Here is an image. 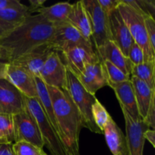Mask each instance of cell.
<instances>
[{"instance_id": "cell-1", "label": "cell", "mask_w": 155, "mask_h": 155, "mask_svg": "<svg viewBox=\"0 0 155 155\" xmlns=\"http://www.w3.org/2000/svg\"><path fill=\"white\" fill-rule=\"evenodd\" d=\"M54 33V25L39 14L30 15L21 24L0 39L7 63L42 45L49 44Z\"/></svg>"}, {"instance_id": "cell-2", "label": "cell", "mask_w": 155, "mask_h": 155, "mask_svg": "<svg viewBox=\"0 0 155 155\" xmlns=\"http://www.w3.org/2000/svg\"><path fill=\"white\" fill-rule=\"evenodd\" d=\"M51 98L58 138L66 153L80 154L79 141L82 119L66 89L46 86Z\"/></svg>"}, {"instance_id": "cell-3", "label": "cell", "mask_w": 155, "mask_h": 155, "mask_svg": "<svg viewBox=\"0 0 155 155\" xmlns=\"http://www.w3.org/2000/svg\"><path fill=\"white\" fill-rule=\"evenodd\" d=\"M64 89L78 109L82 119V126L97 134H103L96 127L92 114V107L97 98L83 88L77 77L67 68L66 85Z\"/></svg>"}, {"instance_id": "cell-4", "label": "cell", "mask_w": 155, "mask_h": 155, "mask_svg": "<svg viewBox=\"0 0 155 155\" xmlns=\"http://www.w3.org/2000/svg\"><path fill=\"white\" fill-rule=\"evenodd\" d=\"M117 9L128 27L134 42L139 45L143 51L145 61H154L155 51L150 45L145 30V18L146 16L124 3L122 0H119Z\"/></svg>"}, {"instance_id": "cell-5", "label": "cell", "mask_w": 155, "mask_h": 155, "mask_svg": "<svg viewBox=\"0 0 155 155\" xmlns=\"http://www.w3.org/2000/svg\"><path fill=\"white\" fill-rule=\"evenodd\" d=\"M24 100L26 108L36 122L44 142V146H46L51 155L66 154V151L58 136L56 134L49 120L42 110L37 98L24 96Z\"/></svg>"}, {"instance_id": "cell-6", "label": "cell", "mask_w": 155, "mask_h": 155, "mask_svg": "<svg viewBox=\"0 0 155 155\" xmlns=\"http://www.w3.org/2000/svg\"><path fill=\"white\" fill-rule=\"evenodd\" d=\"M90 21L92 38L95 49L101 48L108 41H111L109 32L107 16L103 12L98 0H82Z\"/></svg>"}, {"instance_id": "cell-7", "label": "cell", "mask_w": 155, "mask_h": 155, "mask_svg": "<svg viewBox=\"0 0 155 155\" xmlns=\"http://www.w3.org/2000/svg\"><path fill=\"white\" fill-rule=\"evenodd\" d=\"M15 142H26L43 149L44 142L36 122L27 109L12 115Z\"/></svg>"}, {"instance_id": "cell-8", "label": "cell", "mask_w": 155, "mask_h": 155, "mask_svg": "<svg viewBox=\"0 0 155 155\" xmlns=\"http://www.w3.org/2000/svg\"><path fill=\"white\" fill-rule=\"evenodd\" d=\"M50 44L54 51L58 52L77 46L93 49L92 42L86 40L81 33L68 22L54 25V36Z\"/></svg>"}, {"instance_id": "cell-9", "label": "cell", "mask_w": 155, "mask_h": 155, "mask_svg": "<svg viewBox=\"0 0 155 155\" xmlns=\"http://www.w3.org/2000/svg\"><path fill=\"white\" fill-rule=\"evenodd\" d=\"M39 77L46 86L64 89L67 68L58 51H53L50 53L41 68Z\"/></svg>"}, {"instance_id": "cell-10", "label": "cell", "mask_w": 155, "mask_h": 155, "mask_svg": "<svg viewBox=\"0 0 155 155\" xmlns=\"http://www.w3.org/2000/svg\"><path fill=\"white\" fill-rule=\"evenodd\" d=\"M60 56L66 68L77 77L83 72L87 64L99 61L96 51L84 47H72L61 52Z\"/></svg>"}, {"instance_id": "cell-11", "label": "cell", "mask_w": 155, "mask_h": 155, "mask_svg": "<svg viewBox=\"0 0 155 155\" xmlns=\"http://www.w3.org/2000/svg\"><path fill=\"white\" fill-rule=\"evenodd\" d=\"M107 20L111 41L117 45L124 55L128 58L129 51L134 40L117 8L107 16Z\"/></svg>"}, {"instance_id": "cell-12", "label": "cell", "mask_w": 155, "mask_h": 155, "mask_svg": "<svg viewBox=\"0 0 155 155\" xmlns=\"http://www.w3.org/2000/svg\"><path fill=\"white\" fill-rule=\"evenodd\" d=\"M124 114L126 125V138L128 144L130 155H143L145 139L144 133L150 127L144 122L143 120L133 121L124 108L121 107Z\"/></svg>"}, {"instance_id": "cell-13", "label": "cell", "mask_w": 155, "mask_h": 155, "mask_svg": "<svg viewBox=\"0 0 155 155\" xmlns=\"http://www.w3.org/2000/svg\"><path fill=\"white\" fill-rule=\"evenodd\" d=\"M54 51L51 44L42 45L21 56L9 64L22 68L34 77H39V72L50 53Z\"/></svg>"}, {"instance_id": "cell-14", "label": "cell", "mask_w": 155, "mask_h": 155, "mask_svg": "<svg viewBox=\"0 0 155 155\" xmlns=\"http://www.w3.org/2000/svg\"><path fill=\"white\" fill-rule=\"evenodd\" d=\"M0 107L3 113L10 115L20 113L26 107L24 95L5 78L0 79Z\"/></svg>"}, {"instance_id": "cell-15", "label": "cell", "mask_w": 155, "mask_h": 155, "mask_svg": "<svg viewBox=\"0 0 155 155\" xmlns=\"http://www.w3.org/2000/svg\"><path fill=\"white\" fill-rule=\"evenodd\" d=\"M5 79L16 87L24 96L37 98L35 77L22 68L8 63Z\"/></svg>"}, {"instance_id": "cell-16", "label": "cell", "mask_w": 155, "mask_h": 155, "mask_svg": "<svg viewBox=\"0 0 155 155\" xmlns=\"http://www.w3.org/2000/svg\"><path fill=\"white\" fill-rule=\"evenodd\" d=\"M77 79L83 88L94 95L100 89L107 86L104 68L101 61L86 64L83 72Z\"/></svg>"}, {"instance_id": "cell-17", "label": "cell", "mask_w": 155, "mask_h": 155, "mask_svg": "<svg viewBox=\"0 0 155 155\" xmlns=\"http://www.w3.org/2000/svg\"><path fill=\"white\" fill-rule=\"evenodd\" d=\"M110 87L114 91L120 107L127 111L130 118L135 122L142 120L138 110L131 80L112 84Z\"/></svg>"}, {"instance_id": "cell-18", "label": "cell", "mask_w": 155, "mask_h": 155, "mask_svg": "<svg viewBox=\"0 0 155 155\" xmlns=\"http://www.w3.org/2000/svg\"><path fill=\"white\" fill-rule=\"evenodd\" d=\"M106 143L113 155H130L125 134L110 117L103 129Z\"/></svg>"}, {"instance_id": "cell-19", "label": "cell", "mask_w": 155, "mask_h": 155, "mask_svg": "<svg viewBox=\"0 0 155 155\" xmlns=\"http://www.w3.org/2000/svg\"><path fill=\"white\" fill-rule=\"evenodd\" d=\"M99 60L108 61L111 64L120 69L124 74L130 76L133 64L130 59L122 53L117 45L113 41H108L103 46L96 49Z\"/></svg>"}, {"instance_id": "cell-20", "label": "cell", "mask_w": 155, "mask_h": 155, "mask_svg": "<svg viewBox=\"0 0 155 155\" xmlns=\"http://www.w3.org/2000/svg\"><path fill=\"white\" fill-rule=\"evenodd\" d=\"M68 22L75 27L86 40L92 42L90 21L82 1L72 4V8L68 15Z\"/></svg>"}, {"instance_id": "cell-21", "label": "cell", "mask_w": 155, "mask_h": 155, "mask_svg": "<svg viewBox=\"0 0 155 155\" xmlns=\"http://www.w3.org/2000/svg\"><path fill=\"white\" fill-rule=\"evenodd\" d=\"M130 80L133 84L139 115L143 120L146 116L151 99L155 95V90L151 89L145 82L136 77H131Z\"/></svg>"}, {"instance_id": "cell-22", "label": "cell", "mask_w": 155, "mask_h": 155, "mask_svg": "<svg viewBox=\"0 0 155 155\" xmlns=\"http://www.w3.org/2000/svg\"><path fill=\"white\" fill-rule=\"evenodd\" d=\"M72 8V4L68 2H58L53 5L43 6L37 11L38 14L43 16L47 21L54 25L68 22V15Z\"/></svg>"}, {"instance_id": "cell-23", "label": "cell", "mask_w": 155, "mask_h": 155, "mask_svg": "<svg viewBox=\"0 0 155 155\" xmlns=\"http://www.w3.org/2000/svg\"><path fill=\"white\" fill-rule=\"evenodd\" d=\"M36 85V90H37V100L42 107V110L45 115L47 116L48 119L49 120L51 126L54 128L56 134L58 136V127L56 124L55 118H54V110H53L52 103H51V98H50L49 93L47 89L46 85L41 80L39 77H35Z\"/></svg>"}, {"instance_id": "cell-24", "label": "cell", "mask_w": 155, "mask_h": 155, "mask_svg": "<svg viewBox=\"0 0 155 155\" xmlns=\"http://www.w3.org/2000/svg\"><path fill=\"white\" fill-rule=\"evenodd\" d=\"M154 61H144L137 65H133L130 77H134L145 82L151 89L155 90Z\"/></svg>"}, {"instance_id": "cell-25", "label": "cell", "mask_w": 155, "mask_h": 155, "mask_svg": "<svg viewBox=\"0 0 155 155\" xmlns=\"http://www.w3.org/2000/svg\"><path fill=\"white\" fill-rule=\"evenodd\" d=\"M28 6L23 5L18 8H7L0 9V21L17 27L30 16Z\"/></svg>"}, {"instance_id": "cell-26", "label": "cell", "mask_w": 155, "mask_h": 155, "mask_svg": "<svg viewBox=\"0 0 155 155\" xmlns=\"http://www.w3.org/2000/svg\"><path fill=\"white\" fill-rule=\"evenodd\" d=\"M102 64L107 80V86L115 84V83H122V82L130 80L131 77L124 74L120 69L117 68L115 65L109 62L108 61H103Z\"/></svg>"}, {"instance_id": "cell-27", "label": "cell", "mask_w": 155, "mask_h": 155, "mask_svg": "<svg viewBox=\"0 0 155 155\" xmlns=\"http://www.w3.org/2000/svg\"><path fill=\"white\" fill-rule=\"evenodd\" d=\"M92 119L95 122L96 127L103 133V129L104 128L111 116L109 114L105 107L102 105L98 99L95 101L92 107Z\"/></svg>"}, {"instance_id": "cell-28", "label": "cell", "mask_w": 155, "mask_h": 155, "mask_svg": "<svg viewBox=\"0 0 155 155\" xmlns=\"http://www.w3.org/2000/svg\"><path fill=\"white\" fill-rule=\"evenodd\" d=\"M14 155H48L43 149L37 148L26 142H17L12 144Z\"/></svg>"}, {"instance_id": "cell-29", "label": "cell", "mask_w": 155, "mask_h": 155, "mask_svg": "<svg viewBox=\"0 0 155 155\" xmlns=\"http://www.w3.org/2000/svg\"><path fill=\"white\" fill-rule=\"evenodd\" d=\"M0 131L6 136L9 143H15L12 115L6 114H0Z\"/></svg>"}, {"instance_id": "cell-30", "label": "cell", "mask_w": 155, "mask_h": 155, "mask_svg": "<svg viewBox=\"0 0 155 155\" xmlns=\"http://www.w3.org/2000/svg\"><path fill=\"white\" fill-rule=\"evenodd\" d=\"M128 58L133 65H137L145 61L144 53L139 45L134 42L128 53Z\"/></svg>"}, {"instance_id": "cell-31", "label": "cell", "mask_w": 155, "mask_h": 155, "mask_svg": "<svg viewBox=\"0 0 155 155\" xmlns=\"http://www.w3.org/2000/svg\"><path fill=\"white\" fill-rule=\"evenodd\" d=\"M145 27L151 48L155 51V20L152 17H145Z\"/></svg>"}, {"instance_id": "cell-32", "label": "cell", "mask_w": 155, "mask_h": 155, "mask_svg": "<svg viewBox=\"0 0 155 155\" xmlns=\"http://www.w3.org/2000/svg\"><path fill=\"white\" fill-rule=\"evenodd\" d=\"M155 95L152 98L149 107H148V112L146 114V116L144 118L143 120L150 129L154 130L155 128Z\"/></svg>"}, {"instance_id": "cell-33", "label": "cell", "mask_w": 155, "mask_h": 155, "mask_svg": "<svg viewBox=\"0 0 155 155\" xmlns=\"http://www.w3.org/2000/svg\"><path fill=\"white\" fill-rule=\"evenodd\" d=\"M98 5L101 10L107 16L117 8L119 0H98Z\"/></svg>"}, {"instance_id": "cell-34", "label": "cell", "mask_w": 155, "mask_h": 155, "mask_svg": "<svg viewBox=\"0 0 155 155\" xmlns=\"http://www.w3.org/2000/svg\"><path fill=\"white\" fill-rule=\"evenodd\" d=\"M30 6H28V12L30 15H32L33 12H37L39 9L43 7L45 0H30Z\"/></svg>"}, {"instance_id": "cell-35", "label": "cell", "mask_w": 155, "mask_h": 155, "mask_svg": "<svg viewBox=\"0 0 155 155\" xmlns=\"http://www.w3.org/2000/svg\"><path fill=\"white\" fill-rule=\"evenodd\" d=\"M23 5L19 0H0V9L7 8H18Z\"/></svg>"}, {"instance_id": "cell-36", "label": "cell", "mask_w": 155, "mask_h": 155, "mask_svg": "<svg viewBox=\"0 0 155 155\" xmlns=\"http://www.w3.org/2000/svg\"><path fill=\"white\" fill-rule=\"evenodd\" d=\"M15 27L11 25V24H7L5 22L0 21V39L5 36L9 32L13 30Z\"/></svg>"}, {"instance_id": "cell-37", "label": "cell", "mask_w": 155, "mask_h": 155, "mask_svg": "<svg viewBox=\"0 0 155 155\" xmlns=\"http://www.w3.org/2000/svg\"><path fill=\"white\" fill-rule=\"evenodd\" d=\"M0 155H14L12 144H0Z\"/></svg>"}, {"instance_id": "cell-38", "label": "cell", "mask_w": 155, "mask_h": 155, "mask_svg": "<svg viewBox=\"0 0 155 155\" xmlns=\"http://www.w3.org/2000/svg\"><path fill=\"white\" fill-rule=\"evenodd\" d=\"M144 138H145V140H148L149 142V143H151V145L153 147H155V132L154 130H151L149 129L147 131H145V133H144Z\"/></svg>"}, {"instance_id": "cell-39", "label": "cell", "mask_w": 155, "mask_h": 155, "mask_svg": "<svg viewBox=\"0 0 155 155\" xmlns=\"http://www.w3.org/2000/svg\"><path fill=\"white\" fill-rule=\"evenodd\" d=\"M8 63L0 61V79L5 78V72Z\"/></svg>"}, {"instance_id": "cell-40", "label": "cell", "mask_w": 155, "mask_h": 155, "mask_svg": "<svg viewBox=\"0 0 155 155\" xmlns=\"http://www.w3.org/2000/svg\"><path fill=\"white\" fill-rule=\"evenodd\" d=\"M0 61L7 63V57H6V54L5 52L4 49H3L1 46H0Z\"/></svg>"}, {"instance_id": "cell-41", "label": "cell", "mask_w": 155, "mask_h": 155, "mask_svg": "<svg viewBox=\"0 0 155 155\" xmlns=\"http://www.w3.org/2000/svg\"><path fill=\"white\" fill-rule=\"evenodd\" d=\"M5 143H9L8 141L6 136H5L1 131H0V144H5Z\"/></svg>"}, {"instance_id": "cell-42", "label": "cell", "mask_w": 155, "mask_h": 155, "mask_svg": "<svg viewBox=\"0 0 155 155\" xmlns=\"http://www.w3.org/2000/svg\"><path fill=\"white\" fill-rule=\"evenodd\" d=\"M65 155H80V154H71V153H66V154Z\"/></svg>"}, {"instance_id": "cell-43", "label": "cell", "mask_w": 155, "mask_h": 155, "mask_svg": "<svg viewBox=\"0 0 155 155\" xmlns=\"http://www.w3.org/2000/svg\"><path fill=\"white\" fill-rule=\"evenodd\" d=\"M4 114V113H3L2 110V108H1V107H0V114Z\"/></svg>"}]
</instances>
